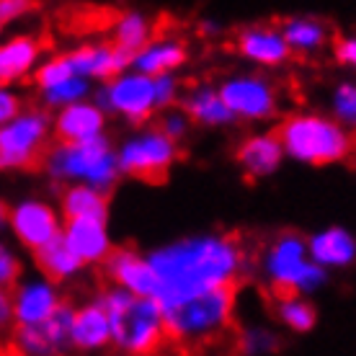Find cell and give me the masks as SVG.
I'll return each mask as SVG.
<instances>
[{"label":"cell","instance_id":"obj_20","mask_svg":"<svg viewBox=\"0 0 356 356\" xmlns=\"http://www.w3.org/2000/svg\"><path fill=\"white\" fill-rule=\"evenodd\" d=\"M188 60V49L186 44L176 39V36H161L155 39L152 36L150 42L137 49L132 54V70L145 72V75H165V72H178Z\"/></svg>","mask_w":356,"mask_h":356},{"label":"cell","instance_id":"obj_11","mask_svg":"<svg viewBox=\"0 0 356 356\" xmlns=\"http://www.w3.org/2000/svg\"><path fill=\"white\" fill-rule=\"evenodd\" d=\"M220 96L235 119L243 122H264L279 111V90L268 78L256 72H238L225 78L220 86Z\"/></svg>","mask_w":356,"mask_h":356},{"label":"cell","instance_id":"obj_23","mask_svg":"<svg viewBox=\"0 0 356 356\" xmlns=\"http://www.w3.org/2000/svg\"><path fill=\"white\" fill-rule=\"evenodd\" d=\"M279 31L286 39L292 54H300V57L323 52L333 39L328 24L315 16H289L279 24Z\"/></svg>","mask_w":356,"mask_h":356},{"label":"cell","instance_id":"obj_1","mask_svg":"<svg viewBox=\"0 0 356 356\" xmlns=\"http://www.w3.org/2000/svg\"><path fill=\"white\" fill-rule=\"evenodd\" d=\"M158 279L155 302L161 307L204 292L212 286L241 284L243 271L250 264L248 245L238 235H204L155 250L150 259Z\"/></svg>","mask_w":356,"mask_h":356},{"label":"cell","instance_id":"obj_6","mask_svg":"<svg viewBox=\"0 0 356 356\" xmlns=\"http://www.w3.org/2000/svg\"><path fill=\"white\" fill-rule=\"evenodd\" d=\"M52 140V114L44 106H24L0 127V170L39 168Z\"/></svg>","mask_w":356,"mask_h":356},{"label":"cell","instance_id":"obj_34","mask_svg":"<svg viewBox=\"0 0 356 356\" xmlns=\"http://www.w3.org/2000/svg\"><path fill=\"white\" fill-rule=\"evenodd\" d=\"M21 274H24V266L18 253L8 243L0 241V289H13L21 282Z\"/></svg>","mask_w":356,"mask_h":356},{"label":"cell","instance_id":"obj_35","mask_svg":"<svg viewBox=\"0 0 356 356\" xmlns=\"http://www.w3.org/2000/svg\"><path fill=\"white\" fill-rule=\"evenodd\" d=\"M155 78V90H158V106L168 108L176 106L181 98V81L176 78V72H165V75H152Z\"/></svg>","mask_w":356,"mask_h":356},{"label":"cell","instance_id":"obj_15","mask_svg":"<svg viewBox=\"0 0 356 356\" xmlns=\"http://www.w3.org/2000/svg\"><path fill=\"white\" fill-rule=\"evenodd\" d=\"M65 54H67L75 75L101 83L119 75V72L129 70V65H132V54L116 49L111 42H90V44L67 49Z\"/></svg>","mask_w":356,"mask_h":356},{"label":"cell","instance_id":"obj_21","mask_svg":"<svg viewBox=\"0 0 356 356\" xmlns=\"http://www.w3.org/2000/svg\"><path fill=\"white\" fill-rule=\"evenodd\" d=\"M178 106L186 111L191 122L202 127H227L235 122V114L227 108L225 98L220 96V88L207 86V83L181 93Z\"/></svg>","mask_w":356,"mask_h":356},{"label":"cell","instance_id":"obj_16","mask_svg":"<svg viewBox=\"0 0 356 356\" xmlns=\"http://www.w3.org/2000/svg\"><path fill=\"white\" fill-rule=\"evenodd\" d=\"M104 127H106V111L88 98L57 108L52 116L54 143H86L104 134Z\"/></svg>","mask_w":356,"mask_h":356},{"label":"cell","instance_id":"obj_24","mask_svg":"<svg viewBox=\"0 0 356 356\" xmlns=\"http://www.w3.org/2000/svg\"><path fill=\"white\" fill-rule=\"evenodd\" d=\"M111 341V323L101 302L86 305L72 315L70 325V346L90 351V348H101Z\"/></svg>","mask_w":356,"mask_h":356},{"label":"cell","instance_id":"obj_32","mask_svg":"<svg viewBox=\"0 0 356 356\" xmlns=\"http://www.w3.org/2000/svg\"><path fill=\"white\" fill-rule=\"evenodd\" d=\"M333 114L341 124L356 127V83H341L333 90Z\"/></svg>","mask_w":356,"mask_h":356},{"label":"cell","instance_id":"obj_28","mask_svg":"<svg viewBox=\"0 0 356 356\" xmlns=\"http://www.w3.org/2000/svg\"><path fill=\"white\" fill-rule=\"evenodd\" d=\"M310 256L321 266H346L356 256V243L346 230L333 227L310 241Z\"/></svg>","mask_w":356,"mask_h":356},{"label":"cell","instance_id":"obj_4","mask_svg":"<svg viewBox=\"0 0 356 356\" xmlns=\"http://www.w3.org/2000/svg\"><path fill=\"white\" fill-rule=\"evenodd\" d=\"M276 137L284 155L310 165L346 161L356 150V140L336 119L323 114H292L276 127Z\"/></svg>","mask_w":356,"mask_h":356},{"label":"cell","instance_id":"obj_22","mask_svg":"<svg viewBox=\"0 0 356 356\" xmlns=\"http://www.w3.org/2000/svg\"><path fill=\"white\" fill-rule=\"evenodd\" d=\"M63 238L81 264H101L111 250L106 227L101 220H67Z\"/></svg>","mask_w":356,"mask_h":356},{"label":"cell","instance_id":"obj_33","mask_svg":"<svg viewBox=\"0 0 356 356\" xmlns=\"http://www.w3.org/2000/svg\"><path fill=\"white\" fill-rule=\"evenodd\" d=\"M155 127H158L163 134H168L170 140L181 143V140L186 137L188 127H191V119H188L186 111H184V108L176 104V106L163 108V114H161V119L155 122Z\"/></svg>","mask_w":356,"mask_h":356},{"label":"cell","instance_id":"obj_19","mask_svg":"<svg viewBox=\"0 0 356 356\" xmlns=\"http://www.w3.org/2000/svg\"><path fill=\"white\" fill-rule=\"evenodd\" d=\"M282 158H284V147L279 143L276 132L250 134L235 150V161H238V165L248 178L271 176L279 168Z\"/></svg>","mask_w":356,"mask_h":356},{"label":"cell","instance_id":"obj_13","mask_svg":"<svg viewBox=\"0 0 356 356\" xmlns=\"http://www.w3.org/2000/svg\"><path fill=\"white\" fill-rule=\"evenodd\" d=\"M104 266V276L119 289H127L140 297H152L158 294V279L152 274L150 261L137 256L129 248H116L108 250V256L101 261Z\"/></svg>","mask_w":356,"mask_h":356},{"label":"cell","instance_id":"obj_3","mask_svg":"<svg viewBox=\"0 0 356 356\" xmlns=\"http://www.w3.org/2000/svg\"><path fill=\"white\" fill-rule=\"evenodd\" d=\"M98 302L111 323V341L129 356H155L168 339L163 325V310L152 297H140L127 289H106Z\"/></svg>","mask_w":356,"mask_h":356},{"label":"cell","instance_id":"obj_7","mask_svg":"<svg viewBox=\"0 0 356 356\" xmlns=\"http://www.w3.org/2000/svg\"><path fill=\"white\" fill-rule=\"evenodd\" d=\"M268 297L284 300L300 297V292H310L325 282V271L315 261H307V243L297 232H282L266 253Z\"/></svg>","mask_w":356,"mask_h":356},{"label":"cell","instance_id":"obj_39","mask_svg":"<svg viewBox=\"0 0 356 356\" xmlns=\"http://www.w3.org/2000/svg\"><path fill=\"white\" fill-rule=\"evenodd\" d=\"M6 225H8V207L0 202V230H3Z\"/></svg>","mask_w":356,"mask_h":356},{"label":"cell","instance_id":"obj_9","mask_svg":"<svg viewBox=\"0 0 356 356\" xmlns=\"http://www.w3.org/2000/svg\"><path fill=\"white\" fill-rule=\"evenodd\" d=\"M93 101L104 108L106 114H116L132 122V124H145L161 111L158 106V90H155V78L137 70H124L104 81L101 88L93 90Z\"/></svg>","mask_w":356,"mask_h":356},{"label":"cell","instance_id":"obj_25","mask_svg":"<svg viewBox=\"0 0 356 356\" xmlns=\"http://www.w3.org/2000/svg\"><path fill=\"white\" fill-rule=\"evenodd\" d=\"M34 259H36V266H39V271L44 274V279H49V282H54V284L72 279V276L78 274V271H81V266H83L81 261H78V256L67 248L63 232H60L54 241L47 243V245L36 248Z\"/></svg>","mask_w":356,"mask_h":356},{"label":"cell","instance_id":"obj_27","mask_svg":"<svg viewBox=\"0 0 356 356\" xmlns=\"http://www.w3.org/2000/svg\"><path fill=\"white\" fill-rule=\"evenodd\" d=\"M152 39V21L143 10H124L114 18L111 24V44L127 54H134L143 49Z\"/></svg>","mask_w":356,"mask_h":356},{"label":"cell","instance_id":"obj_17","mask_svg":"<svg viewBox=\"0 0 356 356\" xmlns=\"http://www.w3.org/2000/svg\"><path fill=\"white\" fill-rule=\"evenodd\" d=\"M44 60V42L34 34H13L0 39V86H18L34 75Z\"/></svg>","mask_w":356,"mask_h":356},{"label":"cell","instance_id":"obj_26","mask_svg":"<svg viewBox=\"0 0 356 356\" xmlns=\"http://www.w3.org/2000/svg\"><path fill=\"white\" fill-rule=\"evenodd\" d=\"M104 191L88 186V184H75L63 191V214L67 220H101L106 222L108 202Z\"/></svg>","mask_w":356,"mask_h":356},{"label":"cell","instance_id":"obj_12","mask_svg":"<svg viewBox=\"0 0 356 356\" xmlns=\"http://www.w3.org/2000/svg\"><path fill=\"white\" fill-rule=\"evenodd\" d=\"M8 227L16 241L36 250L60 235V220L52 207L39 199H24L8 209Z\"/></svg>","mask_w":356,"mask_h":356},{"label":"cell","instance_id":"obj_40","mask_svg":"<svg viewBox=\"0 0 356 356\" xmlns=\"http://www.w3.org/2000/svg\"><path fill=\"white\" fill-rule=\"evenodd\" d=\"M3 31H6V24H3V21H0V39H3Z\"/></svg>","mask_w":356,"mask_h":356},{"label":"cell","instance_id":"obj_18","mask_svg":"<svg viewBox=\"0 0 356 356\" xmlns=\"http://www.w3.org/2000/svg\"><path fill=\"white\" fill-rule=\"evenodd\" d=\"M10 297H13L16 325L42 323L57 310V305L63 302V297L54 289V282H49V279H29V282L21 279L10 289Z\"/></svg>","mask_w":356,"mask_h":356},{"label":"cell","instance_id":"obj_5","mask_svg":"<svg viewBox=\"0 0 356 356\" xmlns=\"http://www.w3.org/2000/svg\"><path fill=\"white\" fill-rule=\"evenodd\" d=\"M42 168L54 181H81L108 194L119 178L116 152L106 134H98L86 143H54L44 155Z\"/></svg>","mask_w":356,"mask_h":356},{"label":"cell","instance_id":"obj_31","mask_svg":"<svg viewBox=\"0 0 356 356\" xmlns=\"http://www.w3.org/2000/svg\"><path fill=\"white\" fill-rule=\"evenodd\" d=\"M271 305H276V315L279 321L289 325L294 330H310L315 323V310L310 305L302 302L300 297H284V300H271Z\"/></svg>","mask_w":356,"mask_h":356},{"label":"cell","instance_id":"obj_38","mask_svg":"<svg viewBox=\"0 0 356 356\" xmlns=\"http://www.w3.org/2000/svg\"><path fill=\"white\" fill-rule=\"evenodd\" d=\"M333 54H336L339 63L356 70V36H341V39H336L333 42Z\"/></svg>","mask_w":356,"mask_h":356},{"label":"cell","instance_id":"obj_29","mask_svg":"<svg viewBox=\"0 0 356 356\" xmlns=\"http://www.w3.org/2000/svg\"><path fill=\"white\" fill-rule=\"evenodd\" d=\"M90 96H93V81L81 78V75H72V78H65V81L54 83V86L39 88V101H42V106L47 111H57V108L86 101Z\"/></svg>","mask_w":356,"mask_h":356},{"label":"cell","instance_id":"obj_36","mask_svg":"<svg viewBox=\"0 0 356 356\" xmlns=\"http://www.w3.org/2000/svg\"><path fill=\"white\" fill-rule=\"evenodd\" d=\"M36 8H39V0H0V21L8 26L31 16Z\"/></svg>","mask_w":356,"mask_h":356},{"label":"cell","instance_id":"obj_37","mask_svg":"<svg viewBox=\"0 0 356 356\" xmlns=\"http://www.w3.org/2000/svg\"><path fill=\"white\" fill-rule=\"evenodd\" d=\"M24 108V98L13 86H0V127L10 122Z\"/></svg>","mask_w":356,"mask_h":356},{"label":"cell","instance_id":"obj_14","mask_svg":"<svg viewBox=\"0 0 356 356\" xmlns=\"http://www.w3.org/2000/svg\"><path fill=\"white\" fill-rule=\"evenodd\" d=\"M235 52L261 67H282L292 57V49L282 36L279 26L253 24L235 34Z\"/></svg>","mask_w":356,"mask_h":356},{"label":"cell","instance_id":"obj_30","mask_svg":"<svg viewBox=\"0 0 356 356\" xmlns=\"http://www.w3.org/2000/svg\"><path fill=\"white\" fill-rule=\"evenodd\" d=\"M276 346H279V339L266 328H253V330L232 333V351H235V354L261 356V354L274 351Z\"/></svg>","mask_w":356,"mask_h":356},{"label":"cell","instance_id":"obj_10","mask_svg":"<svg viewBox=\"0 0 356 356\" xmlns=\"http://www.w3.org/2000/svg\"><path fill=\"white\" fill-rule=\"evenodd\" d=\"M75 310L70 302H60L57 310L42 323L13 325L8 339L10 356H63L70 346V325Z\"/></svg>","mask_w":356,"mask_h":356},{"label":"cell","instance_id":"obj_2","mask_svg":"<svg viewBox=\"0 0 356 356\" xmlns=\"http://www.w3.org/2000/svg\"><path fill=\"white\" fill-rule=\"evenodd\" d=\"M235 284L212 286L204 292H196L184 297L178 302L161 307L165 339L178 348H207L214 343H222L232 333V312H235Z\"/></svg>","mask_w":356,"mask_h":356},{"label":"cell","instance_id":"obj_8","mask_svg":"<svg viewBox=\"0 0 356 356\" xmlns=\"http://www.w3.org/2000/svg\"><path fill=\"white\" fill-rule=\"evenodd\" d=\"M178 158H181L178 143L170 140L168 134H163L158 127H147L127 137L116 152L119 173L140 178L145 184H163L170 173V165Z\"/></svg>","mask_w":356,"mask_h":356}]
</instances>
